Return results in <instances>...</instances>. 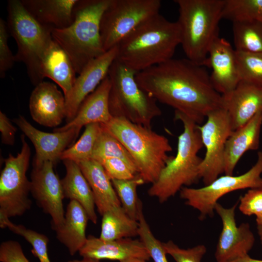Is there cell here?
I'll list each match as a JSON object with an SVG mask.
<instances>
[{
    "label": "cell",
    "mask_w": 262,
    "mask_h": 262,
    "mask_svg": "<svg viewBox=\"0 0 262 262\" xmlns=\"http://www.w3.org/2000/svg\"><path fill=\"white\" fill-rule=\"evenodd\" d=\"M140 87L157 101L169 105L197 124L223 108V98L213 87L205 66L187 58H172L137 72Z\"/></svg>",
    "instance_id": "1"
},
{
    "label": "cell",
    "mask_w": 262,
    "mask_h": 262,
    "mask_svg": "<svg viewBox=\"0 0 262 262\" xmlns=\"http://www.w3.org/2000/svg\"><path fill=\"white\" fill-rule=\"evenodd\" d=\"M180 45L177 21H170L160 14L147 20L116 46V59L139 72L173 58Z\"/></svg>",
    "instance_id": "2"
},
{
    "label": "cell",
    "mask_w": 262,
    "mask_h": 262,
    "mask_svg": "<svg viewBox=\"0 0 262 262\" xmlns=\"http://www.w3.org/2000/svg\"><path fill=\"white\" fill-rule=\"evenodd\" d=\"M112 0H78L74 19L68 27L53 28L51 36L67 54L77 74L105 52L100 35L103 14Z\"/></svg>",
    "instance_id": "3"
},
{
    "label": "cell",
    "mask_w": 262,
    "mask_h": 262,
    "mask_svg": "<svg viewBox=\"0 0 262 262\" xmlns=\"http://www.w3.org/2000/svg\"><path fill=\"white\" fill-rule=\"evenodd\" d=\"M175 119L183 125V131L178 137L176 155L172 156L147 191L149 196L156 197L161 203L174 196L184 186L195 183L200 179L199 166L202 158L197 153L203 145L199 125L176 111Z\"/></svg>",
    "instance_id": "4"
},
{
    "label": "cell",
    "mask_w": 262,
    "mask_h": 262,
    "mask_svg": "<svg viewBox=\"0 0 262 262\" xmlns=\"http://www.w3.org/2000/svg\"><path fill=\"white\" fill-rule=\"evenodd\" d=\"M180 45L188 59L207 67L209 49L219 37L225 0H175Z\"/></svg>",
    "instance_id": "5"
},
{
    "label": "cell",
    "mask_w": 262,
    "mask_h": 262,
    "mask_svg": "<svg viewBox=\"0 0 262 262\" xmlns=\"http://www.w3.org/2000/svg\"><path fill=\"white\" fill-rule=\"evenodd\" d=\"M128 150L145 183H154L172 156L168 139L147 128L120 117L101 124Z\"/></svg>",
    "instance_id": "6"
},
{
    "label": "cell",
    "mask_w": 262,
    "mask_h": 262,
    "mask_svg": "<svg viewBox=\"0 0 262 262\" xmlns=\"http://www.w3.org/2000/svg\"><path fill=\"white\" fill-rule=\"evenodd\" d=\"M137 72L115 59L108 76L111 81L109 109L112 117L151 128L152 120L162 114L157 100L137 83Z\"/></svg>",
    "instance_id": "7"
},
{
    "label": "cell",
    "mask_w": 262,
    "mask_h": 262,
    "mask_svg": "<svg viewBox=\"0 0 262 262\" xmlns=\"http://www.w3.org/2000/svg\"><path fill=\"white\" fill-rule=\"evenodd\" d=\"M7 11L8 30L17 47L15 61L25 64L31 82L36 86L43 80L40 62L53 40L52 29L37 22L20 0H8Z\"/></svg>",
    "instance_id": "8"
},
{
    "label": "cell",
    "mask_w": 262,
    "mask_h": 262,
    "mask_svg": "<svg viewBox=\"0 0 262 262\" xmlns=\"http://www.w3.org/2000/svg\"><path fill=\"white\" fill-rule=\"evenodd\" d=\"M21 135V149L16 156L9 153L4 160L0 176V219L21 216L31 209V181L27 177L31 154L30 147Z\"/></svg>",
    "instance_id": "9"
},
{
    "label": "cell",
    "mask_w": 262,
    "mask_h": 262,
    "mask_svg": "<svg viewBox=\"0 0 262 262\" xmlns=\"http://www.w3.org/2000/svg\"><path fill=\"white\" fill-rule=\"evenodd\" d=\"M160 0H112L102 15L100 35L107 51L142 23L159 14Z\"/></svg>",
    "instance_id": "10"
},
{
    "label": "cell",
    "mask_w": 262,
    "mask_h": 262,
    "mask_svg": "<svg viewBox=\"0 0 262 262\" xmlns=\"http://www.w3.org/2000/svg\"><path fill=\"white\" fill-rule=\"evenodd\" d=\"M262 152H258L257 160L247 172L239 175L218 177L208 185L194 188L183 187L180 191V197L185 204L199 213L202 220L213 216L218 200L230 192L245 189L262 188Z\"/></svg>",
    "instance_id": "11"
},
{
    "label": "cell",
    "mask_w": 262,
    "mask_h": 262,
    "mask_svg": "<svg viewBox=\"0 0 262 262\" xmlns=\"http://www.w3.org/2000/svg\"><path fill=\"white\" fill-rule=\"evenodd\" d=\"M203 125L199 126L206 152L199 166V175L205 185L224 173L226 142L233 131L228 112L223 108L212 111Z\"/></svg>",
    "instance_id": "12"
},
{
    "label": "cell",
    "mask_w": 262,
    "mask_h": 262,
    "mask_svg": "<svg viewBox=\"0 0 262 262\" xmlns=\"http://www.w3.org/2000/svg\"><path fill=\"white\" fill-rule=\"evenodd\" d=\"M54 165L52 162L46 161L33 166L30 181L31 193L37 205L51 217L54 230L63 224L65 213L62 181L54 172Z\"/></svg>",
    "instance_id": "13"
},
{
    "label": "cell",
    "mask_w": 262,
    "mask_h": 262,
    "mask_svg": "<svg viewBox=\"0 0 262 262\" xmlns=\"http://www.w3.org/2000/svg\"><path fill=\"white\" fill-rule=\"evenodd\" d=\"M238 202L225 208L218 202L215 212L222 223V229L216 245L215 258L217 262H227L248 254L255 243L254 234L248 223L237 226L235 211Z\"/></svg>",
    "instance_id": "14"
},
{
    "label": "cell",
    "mask_w": 262,
    "mask_h": 262,
    "mask_svg": "<svg viewBox=\"0 0 262 262\" xmlns=\"http://www.w3.org/2000/svg\"><path fill=\"white\" fill-rule=\"evenodd\" d=\"M13 121L34 146L35 155L33 166H39L46 161L51 162L55 165L60 160L63 152L74 144L81 130L73 128L62 132L49 133L36 129L21 115Z\"/></svg>",
    "instance_id": "15"
},
{
    "label": "cell",
    "mask_w": 262,
    "mask_h": 262,
    "mask_svg": "<svg viewBox=\"0 0 262 262\" xmlns=\"http://www.w3.org/2000/svg\"><path fill=\"white\" fill-rule=\"evenodd\" d=\"M116 54L115 46L91 61L77 77L69 94L65 98L66 123L75 117L82 102L108 75Z\"/></svg>",
    "instance_id": "16"
},
{
    "label": "cell",
    "mask_w": 262,
    "mask_h": 262,
    "mask_svg": "<svg viewBox=\"0 0 262 262\" xmlns=\"http://www.w3.org/2000/svg\"><path fill=\"white\" fill-rule=\"evenodd\" d=\"M207 67L212 70L210 79L213 87L222 96L230 93L240 81L236 50L219 36L209 49Z\"/></svg>",
    "instance_id": "17"
},
{
    "label": "cell",
    "mask_w": 262,
    "mask_h": 262,
    "mask_svg": "<svg viewBox=\"0 0 262 262\" xmlns=\"http://www.w3.org/2000/svg\"><path fill=\"white\" fill-rule=\"evenodd\" d=\"M222 96L223 108L229 114L233 131L262 114V83L241 80L232 91Z\"/></svg>",
    "instance_id": "18"
},
{
    "label": "cell",
    "mask_w": 262,
    "mask_h": 262,
    "mask_svg": "<svg viewBox=\"0 0 262 262\" xmlns=\"http://www.w3.org/2000/svg\"><path fill=\"white\" fill-rule=\"evenodd\" d=\"M29 109L33 120L40 125L56 127L66 118L65 96L55 84L43 81L32 92Z\"/></svg>",
    "instance_id": "19"
},
{
    "label": "cell",
    "mask_w": 262,
    "mask_h": 262,
    "mask_svg": "<svg viewBox=\"0 0 262 262\" xmlns=\"http://www.w3.org/2000/svg\"><path fill=\"white\" fill-rule=\"evenodd\" d=\"M79 253L82 257L98 260L107 259L119 262L131 258L141 259L147 261L151 259L142 242L131 238L105 241L89 235Z\"/></svg>",
    "instance_id": "20"
},
{
    "label": "cell",
    "mask_w": 262,
    "mask_h": 262,
    "mask_svg": "<svg viewBox=\"0 0 262 262\" xmlns=\"http://www.w3.org/2000/svg\"><path fill=\"white\" fill-rule=\"evenodd\" d=\"M111 81L107 75L96 90L82 102L75 117L64 126L56 128L59 132L73 128H81L91 123L106 124L112 118L109 109Z\"/></svg>",
    "instance_id": "21"
},
{
    "label": "cell",
    "mask_w": 262,
    "mask_h": 262,
    "mask_svg": "<svg viewBox=\"0 0 262 262\" xmlns=\"http://www.w3.org/2000/svg\"><path fill=\"white\" fill-rule=\"evenodd\" d=\"M262 125V114L258 113L245 125L232 131L225 145V175H233L236 165L246 151L259 148Z\"/></svg>",
    "instance_id": "22"
},
{
    "label": "cell",
    "mask_w": 262,
    "mask_h": 262,
    "mask_svg": "<svg viewBox=\"0 0 262 262\" xmlns=\"http://www.w3.org/2000/svg\"><path fill=\"white\" fill-rule=\"evenodd\" d=\"M77 164L91 187L95 205L101 215L123 209L111 180L100 163L90 159Z\"/></svg>",
    "instance_id": "23"
},
{
    "label": "cell",
    "mask_w": 262,
    "mask_h": 262,
    "mask_svg": "<svg viewBox=\"0 0 262 262\" xmlns=\"http://www.w3.org/2000/svg\"><path fill=\"white\" fill-rule=\"evenodd\" d=\"M42 78H48L62 89L65 98L69 94L77 76L73 65L66 51L53 40L40 62Z\"/></svg>",
    "instance_id": "24"
},
{
    "label": "cell",
    "mask_w": 262,
    "mask_h": 262,
    "mask_svg": "<svg viewBox=\"0 0 262 262\" xmlns=\"http://www.w3.org/2000/svg\"><path fill=\"white\" fill-rule=\"evenodd\" d=\"M27 11L41 25L51 29L69 26L78 0H20Z\"/></svg>",
    "instance_id": "25"
},
{
    "label": "cell",
    "mask_w": 262,
    "mask_h": 262,
    "mask_svg": "<svg viewBox=\"0 0 262 262\" xmlns=\"http://www.w3.org/2000/svg\"><path fill=\"white\" fill-rule=\"evenodd\" d=\"M89 220L82 205L75 200H70L63 224L54 230L57 239L72 256L79 252L86 241L85 230Z\"/></svg>",
    "instance_id": "26"
},
{
    "label": "cell",
    "mask_w": 262,
    "mask_h": 262,
    "mask_svg": "<svg viewBox=\"0 0 262 262\" xmlns=\"http://www.w3.org/2000/svg\"><path fill=\"white\" fill-rule=\"evenodd\" d=\"M66 174L61 180L65 198L79 203L86 211L89 220L97 223L95 203L91 187L79 164L71 160H64Z\"/></svg>",
    "instance_id": "27"
},
{
    "label": "cell",
    "mask_w": 262,
    "mask_h": 262,
    "mask_svg": "<svg viewBox=\"0 0 262 262\" xmlns=\"http://www.w3.org/2000/svg\"><path fill=\"white\" fill-rule=\"evenodd\" d=\"M102 216L100 239L112 241L138 235V221L129 217L123 209Z\"/></svg>",
    "instance_id": "28"
},
{
    "label": "cell",
    "mask_w": 262,
    "mask_h": 262,
    "mask_svg": "<svg viewBox=\"0 0 262 262\" xmlns=\"http://www.w3.org/2000/svg\"><path fill=\"white\" fill-rule=\"evenodd\" d=\"M236 51L262 53V23L252 20L232 22Z\"/></svg>",
    "instance_id": "29"
},
{
    "label": "cell",
    "mask_w": 262,
    "mask_h": 262,
    "mask_svg": "<svg viewBox=\"0 0 262 262\" xmlns=\"http://www.w3.org/2000/svg\"><path fill=\"white\" fill-rule=\"evenodd\" d=\"M101 127L93 151L91 159L100 163L102 160L117 158L124 161L138 174L131 155L123 144L114 135Z\"/></svg>",
    "instance_id": "30"
},
{
    "label": "cell",
    "mask_w": 262,
    "mask_h": 262,
    "mask_svg": "<svg viewBox=\"0 0 262 262\" xmlns=\"http://www.w3.org/2000/svg\"><path fill=\"white\" fill-rule=\"evenodd\" d=\"M111 181L125 213L131 219L138 221L142 203L137 196V188L145 183L144 180L137 174L131 179H113Z\"/></svg>",
    "instance_id": "31"
},
{
    "label": "cell",
    "mask_w": 262,
    "mask_h": 262,
    "mask_svg": "<svg viewBox=\"0 0 262 262\" xmlns=\"http://www.w3.org/2000/svg\"><path fill=\"white\" fill-rule=\"evenodd\" d=\"M85 127L80 139L63 152L60 160H71L79 163L91 159L101 127L99 123H91Z\"/></svg>",
    "instance_id": "32"
},
{
    "label": "cell",
    "mask_w": 262,
    "mask_h": 262,
    "mask_svg": "<svg viewBox=\"0 0 262 262\" xmlns=\"http://www.w3.org/2000/svg\"><path fill=\"white\" fill-rule=\"evenodd\" d=\"M223 18L232 22L252 20L262 23V0H225Z\"/></svg>",
    "instance_id": "33"
},
{
    "label": "cell",
    "mask_w": 262,
    "mask_h": 262,
    "mask_svg": "<svg viewBox=\"0 0 262 262\" xmlns=\"http://www.w3.org/2000/svg\"><path fill=\"white\" fill-rule=\"evenodd\" d=\"M1 228H8L13 232L23 237L32 246V252L39 262H50L48 252V237L42 233L28 229L22 225H16L9 219H0Z\"/></svg>",
    "instance_id": "34"
},
{
    "label": "cell",
    "mask_w": 262,
    "mask_h": 262,
    "mask_svg": "<svg viewBox=\"0 0 262 262\" xmlns=\"http://www.w3.org/2000/svg\"><path fill=\"white\" fill-rule=\"evenodd\" d=\"M240 81L262 83V53L236 50Z\"/></svg>",
    "instance_id": "35"
},
{
    "label": "cell",
    "mask_w": 262,
    "mask_h": 262,
    "mask_svg": "<svg viewBox=\"0 0 262 262\" xmlns=\"http://www.w3.org/2000/svg\"><path fill=\"white\" fill-rule=\"evenodd\" d=\"M138 222V235L147 249L150 258L154 262H168L163 243L152 233L143 214L142 207L139 211Z\"/></svg>",
    "instance_id": "36"
},
{
    "label": "cell",
    "mask_w": 262,
    "mask_h": 262,
    "mask_svg": "<svg viewBox=\"0 0 262 262\" xmlns=\"http://www.w3.org/2000/svg\"><path fill=\"white\" fill-rule=\"evenodd\" d=\"M163 245L166 253L170 255L176 262H201L207 252V248L204 245L184 249L169 240L163 243Z\"/></svg>",
    "instance_id": "37"
},
{
    "label": "cell",
    "mask_w": 262,
    "mask_h": 262,
    "mask_svg": "<svg viewBox=\"0 0 262 262\" xmlns=\"http://www.w3.org/2000/svg\"><path fill=\"white\" fill-rule=\"evenodd\" d=\"M99 163L111 180H130L138 174L124 161L119 158L106 159Z\"/></svg>",
    "instance_id": "38"
},
{
    "label": "cell",
    "mask_w": 262,
    "mask_h": 262,
    "mask_svg": "<svg viewBox=\"0 0 262 262\" xmlns=\"http://www.w3.org/2000/svg\"><path fill=\"white\" fill-rule=\"evenodd\" d=\"M9 31L6 22L2 18H0V77L3 78L6 72L12 67L15 62L8 44Z\"/></svg>",
    "instance_id": "39"
},
{
    "label": "cell",
    "mask_w": 262,
    "mask_h": 262,
    "mask_svg": "<svg viewBox=\"0 0 262 262\" xmlns=\"http://www.w3.org/2000/svg\"><path fill=\"white\" fill-rule=\"evenodd\" d=\"M239 209L247 216H256L262 213V188L249 189L240 197Z\"/></svg>",
    "instance_id": "40"
},
{
    "label": "cell",
    "mask_w": 262,
    "mask_h": 262,
    "mask_svg": "<svg viewBox=\"0 0 262 262\" xmlns=\"http://www.w3.org/2000/svg\"><path fill=\"white\" fill-rule=\"evenodd\" d=\"M0 262H30L17 241L8 240L0 245Z\"/></svg>",
    "instance_id": "41"
},
{
    "label": "cell",
    "mask_w": 262,
    "mask_h": 262,
    "mask_svg": "<svg viewBox=\"0 0 262 262\" xmlns=\"http://www.w3.org/2000/svg\"><path fill=\"white\" fill-rule=\"evenodd\" d=\"M0 131L2 143L13 146L15 143L17 129L10 119L1 111L0 112Z\"/></svg>",
    "instance_id": "42"
},
{
    "label": "cell",
    "mask_w": 262,
    "mask_h": 262,
    "mask_svg": "<svg viewBox=\"0 0 262 262\" xmlns=\"http://www.w3.org/2000/svg\"><path fill=\"white\" fill-rule=\"evenodd\" d=\"M227 262H262V260L252 258L247 254L233 261Z\"/></svg>",
    "instance_id": "43"
},
{
    "label": "cell",
    "mask_w": 262,
    "mask_h": 262,
    "mask_svg": "<svg viewBox=\"0 0 262 262\" xmlns=\"http://www.w3.org/2000/svg\"><path fill=\"white\" fill-rule=\"evenodd\" d=\"M68 262H100V260L82 257V260H73L68 261Z\"/></svg>",
    "instance_id": "44"
},
{
    "label": "cell",
    "mask_w": 262,
    "mask_h": 262,
    "mask_svg": "<svg viewBox=\"0 0 262 262\" xmlns=\"http://www.w3.org/2000/svg\"><path fill=\"white\" fill-rule=\"evenodd\" d=\"M120 262H147V261L138 258H131Z\"/></svg>",
    "instance_id": "45"
},
{
    "label": "cell",
    "mask_w": 262,
    "mask_h": 262,
    "mask_svg": "<svg viewBox=\"0 0 262 262\" xmlns=\"http://www.w3.org/2000/svg\"><path fill=\"white\" fill-rule=\"evenodd\" d=\"M258 233L262 246V225H257Z\"/></svg>",
    "instance_id": "46"
},
{
    "label": "cell",
    "mask_w": 262,
    "mask_h": 262,
    "mask_svg": "<svg viewBox=\"0 0 262 262\" xmlns=\"http://www.w3.org/2000/svg\"><path fill=\"white\" fill-rule=\"evenodd\" d=\"M256 221L257 225H262V213L256 216Z\"/></svg>",
    "instance_id": "47"
}]
</instances>
